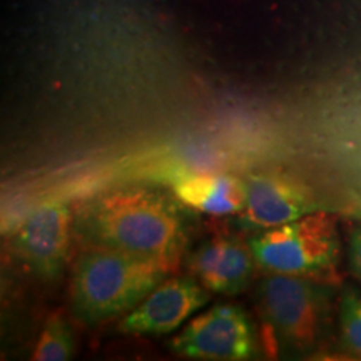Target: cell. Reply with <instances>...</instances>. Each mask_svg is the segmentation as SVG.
Instances as JSON below:
<instances>
[{"mask_svg": "<svg viewBox=\"0 0 361 361\" xmlns=\"http://www.w3.org/2000/svg\"><path fill=\"white\" fill-rule=\"evenodd\" d=\"M74 228L99 245L178 266L186 221L178 200L151 188H119L84 201Z\"/></svg>", "mask_w": 361, "mask_h": 361, "instance_id": "6da1fadb", "label": "cell"}, {"mask_svg": "<svg viewBox=\"0 0 361 361\" xmlns=\"http://www.w3.org/2000/svg\"><path fill=\"white\" fill-rule=\"evenodd\" d=\"M174 269L166 261L89 245L72 269V314L89 326L128 314Z\"/></svg>", "mask_w": 361, "mask_h": 361, "instance_id": "7a4b0ae2", "label": "cell"}, {"mask_svg": "<svg viewBox=\"0 0 361 361\" xmlns=\"http://www.w3.org/2000/svg\"><path fill=\"white\" fill-rule=\"evenodd\" d=\"M266 273L293 274L319 283L338 281L340 234L328 213H310L276 228L255 233L247 243Z\"/></svg>", "mask_w": 361, "mask_h": 361, "instance_id": "3957f363", "label": "cell"}, {"mask_svg": "<svg viewBox=\"0 0 361 361\" xmlns=\"http://www.w3.org/2000/svg\"><path fill=\"white\" fill-rule=\"evenodd\" d=\"M324 283L269 273L258 288V303L273 335L283 345L303 350L314 345L326 318Z\"/></svg>", "mask_w": 361, "mask_h": 361, "instance_id": "277c9868", "label": "cell"}, {"mask_svg": "<svg viewBox=\"0 0 361 361\" xmlns=\"http://www.w3.org/2000/svg\"><path fill=\"white\" fill-rule=\"evenodd\" d=\"M171 351L191 360L243 361L258 350L250 316L238 305H216L196 316L169 343Z\"/></svg>", "mask_w": 361, "mask_h": 361, "instance_id": "5b68a950", "label": "cell"}, {"mask_svg": "<svg viewBox=\"0 0 361 361\" xmlns=\"http://www.w3.org/2000/svg\"><path fill=\"white\" fill-rule=\"evenodd\" d=\"M74 228L71 207L61 201H47L34 207L13 236V246L35 276L54 281L64 273Z\"/></svg>", "mask_w": 361, "mask_h": 361, "instance_id": "8992f818", "label": "cell"}, {"mask_svg": "<svg viewBox=\"0 0 361 361\" xmlns=\"http://www.w3.org/2000/svg\"><path fill=\"white\" fill-rule=\"evenodd\" d=\"M211 291L188 276L166 278L133 311L121 319L119 331L134 336H159L178 329L204 308Z\"/></svg>", "mask_w": 361, "mask_h": 361, "instance_id": "52a82bcc", "label": "cell"}, {"mask_svg": "<svg viewBox=\"0 0 361 361\" xmlns=\"http://www.w3.org/2000/svg\"><path fill=\"white\" fill-rule=\"evenodd\" d=\"M245 184L246 200L238 224L246 231H264L316 211L313 192L290 176L251 174Z\"/></svg>", "mask_w": 361, "mask_h": 361, "instance_id": "ba28073f", "label": "cell"}, {"mask_svg": "<svg viewBox=\"0 0 361 361\" xmlns=\"http://www.w3.org/2000/svg\"><path fill=\"white\" fill-rule=\"evenodd\" d=\"M250 245L231 236L207 239L189 258L194 278L211 293L234 296L245 291L255 273Z\"/></svg>", "mask_w": 361, "mask_h": 361, "instance_id": "9c48e42d", "label": "cell"}, {"mask_svg": "<svg viewBox=\"0 0 361 361\" xmlns=\"http://www.w3.org/2000/svg\"><path fill=\"white\" fill-rule=\"evenodd\" d=\"M178 200L201 213L228 216L241 213L246 200L245 180L234 176H196L178 183Z\"/></svg>", "mask_w": 361, "mask_h": 361, "instance_id": "30bf717a", "label": "cell"}, {"mask_svg": "<svg viewBox=\"0 0 361 361\" xmlns=\"http://www.w3.org/2000/svg\"><path fill=\"white\" fill-rule=\"evenodd\" d=\"M72 356H74V336L69 323L62 316H52L40 333L32 358L35 361H66Z\"/></svg>", "mask_w": 361, "mask_h": 361, "instance_id": "8fae6325", "label": "cell"}, {"mask_svg": "<svg viewBox=\"0 0 361 361\" xmlns=\"http://www.w3.org/2000/svg\"><path fill=\"white\" fill-rule=\"evenodd\" d=\"M340 326L345 346L361 358V296L346 291L340 305Z\"/></svg>", "mask_w": 361, "mask_h": 361, "instance_id": "7c38bea8", "label": "cell"}, {"mask_svg": "<svg viewBox=\"0 0 361 361\" xmlns=\"http://www.w3.org/2000/svg\"><path fill=\"white\" fill-rule=\"evenodd\" d=\"M348 261L353 274L361 281V226L355 228L348 239Z\"/></svg>", "mask_w": 361, "mask_h": 361, "instance_id": "4fadbf2b", "label": "cell"}]
</instances>
